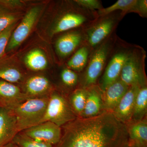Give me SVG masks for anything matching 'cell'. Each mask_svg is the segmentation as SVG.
I'll list each match as a JSON object with an SVG mask.
<instances>
[{
  "instance_id": "cell-1",
  "label": "cell",
  "mask_w": 147,
  "mask_h": 147,
  "mask_svg": "<svg viewBox=\"0 0 147 147\" xmlns=\"http://www.w3.org/2000/svg\"><path fill=\"white\" fill-rule=\"evenodd\" d=\"M62 136L55 147H127L126 125L113 113L79 118L61 127Z\"/></svg>"
},
{
  "instance_id": "cell-2",
  "label": "cell",
  "mask_w": 147,
  "mask_h": 147,
  "mask_svg": "<svg viewBox=\"0 0 147 147\" xmlns=\"http://www.w3.org/2000/svg\"><path fill=\"white\" fill-rule=\"evenodd\" d=\"M117 37L116 31L114 32L105 41L91 51L86 66L80 74L79 88H87L97 84L104 71Z\"/></svg>"
},
{
  "instance_id": "cell-3",
  "label": "cell",
  "mask_w": 147,
  "mask_h": 147,
  "mask_svg": "<svg viewBox=\"0 0 147 147\" xmlns=\"http://www.w3.org/2000/svg\"><path fill=\"white\" fill-rule=\"evenodd\" d=\"M74 1L73 7L59 13L51 29L52 35L73 29H85L98 17L97 11L88 10Z\"/></svg>"
},
{
  "instance_id": "cell-4",
  "label": "cell",
  "mask_w": 147,
  "mask_h": 147,
  "mask_svg": "<svg viewBox=\"0 0 147 147\" xmlns=\"http://www.w3.org/2000/svg\"><path fill=\"white\" fill-rule=\"evenodd\" d=\"M134 45L117 37L104 71L98 81L97 85L102 91L119 78L124 64Z\"/></svg>"
},
{
  "instance_id": "cell-5",
  "label": "cell",
  "mask_w": 147,
  "mask_h": 147,
  "mask_svg": "<svg viewBox=\"0 0 147 147\" xmlns=\"http://www.w3.org/2000/svg\"><path fill=\"white\" fill-rule=\"evenodd\" d=\"M123 17L119 11L98 16L84 29L85 44L92 51L116 31L119 23Z\"/></svg>"
},
{
  "instance_id": "cell-6",
  "label": "cell",
  "mask_w": 147,
  "mask_h": 147,
  "mask_svg": "<svg viewBox=\"0 0 147 147\" xmlns=\"http://www.w3.org/2000/svg\"><path fill=\"white\" fill-rule=\"evenodd\" d=\"M146 53L143 47L134 45L124 64L119 78L128 86H147L145 67Z\"/></svg>"
},
{
  "instance_id": "cell-7",
  "label": "cell",
  "mask_w": 147,
  "mask_h": 147,
  "mask_svg": "<svg viewBox=\"0 0 147 147\" xmlns=\"http://www.w3.org/2000/svg\"><path fill=\"white\" fill-rule=\"evenodd\" d=\"M49 97L29 98L11 110L16 117L19 132L42 122Z\"/></svg>"
},
{
  "instance_id": "cell-8",
  "label": "cell",
  "mask_w": 147,
  "mask_h": 147,
  "mask_svg": "<svg viewBox=\"0 0 147 147\" xmlns=\"http://www.w3.org/2000/svg\"><path fill=\"white\" fill-rule=\"evenodd\" d=\"M77 118L69 104L68 97L59 92H52L49 96L42 122L50 121L61 127Z\"/></svg>"
},
{
  "instance_id": "cell-9",
  "label": "cell",
  "mask_w": 147,
  "mask_h": 147,
  "mask_svg": "<svg viewBox=\"0 0 147 147\" xmlns=\"http://www.w3.org/2000/svg\"><path fill=\"white\" fill-rule=\"evenodd\" d=\"M84 28H79L64 32L56 40L55 50L59 57L65 59L85 44Z\"/></svg>"
},
{
  "instance_id": "cell-10",
  "label": "cell",
  "mask_w": 147,
  "mask_h": 147,
  "mask_svg": "<svg viewBox=\"0 0 147 147\" xmlns=\"http://www.w3.org/2000/svg\"><path fill=\"white\" fill-rule=\"evenodd\" d=\"M22 132L34 140L53 146L57 144L62 136L61 127L50 121L43 122Z\"/></svg>"
},
{
  "instance_id": "cell-11",
  "label": "cell",
  "mask_w": 147,
  "mask_h": 147,
  "mask_svg": "<svg viewBox=\"0 0 147 147\" xmlns=\"http://www.w3.org/2000/svg\"><path fill=\"white\" fill-rule=\"evenodd\" d=\"M40 12L39 7L30 9L20 24L13 32L9 41L6 51H11L21 45L28 36L33 28Z\"/></svg>"
},
{
  "instance_id": "cell-12",
  "label": "cell",
  "mask_w": 147,
  "mask_h": 147,
  "mask_svg": "<svg viewBox=\"0 0 147 147\" xmlns=\"http://www.w3.org/2000/svg\"><path fill=\"white\" fill-rule=\"evenodd\" d=\"M29 98L19 87L0 79V108L12 110Z\"/></svg>"
},
{
  "instance_id": "cell-13",
  "label": "cell",
  "mask_w": 147,
  "mask_h": 147,
  "mask_svg": "<svg viewBox=\"0 0 147 147\" xmlns=\"http://www.w3.org/2000/svg\"><path fill=\"white\" fill-rule=\"evenodd\" d=\"M18 132L16 117L12 111L0 108V147L12 142Z\"/></svg>"
},
{
  "instance_id": "cell-14",
  "label": "cell",
  "mask_w": 147,
  "mask_h": 147,
  "mask_svg": "<svg viewBox=\"0 0 147 147\" xmlns=\"http://www.w3.org/2000/svg\"><path fill=\"white\" fill-rule=\"evenodd\" d=\"M140 88L136 86L129 87L118 105L113 111V114L116 118L125 124L131 121L135 100Z\"/></svg>"
},
{
  "instance_id": "cell-15",
  "label": "cell",
  "mask_w": 147,
  "mask_h": 147,
  "mask_svg": "<svg viewBox=\"0 0 147 147\" xmlns=\"http://www.w3.org/2000/svg\"><path fill=\"white\" fill-rule=\"evenodd\" d=\"M129 87L119 78L102 91V99L105 111L113 113Z\"/></svg>"
},
{
  "instance_id": "cell-16",
  "label": "cell",
  "mask_w": 147,
  "mask_h": 147,
  "mask_svg": "<svg viewBox=\"0 0 147 147\" xmlns=\"http://www.w3.org/2000/svg\"><path fill=\"white\" fill-rule=\"evenodd\" d=\"M87 96L82 117L87 118L95 117L105 112L102 91L97 84L86 88Z\"/></svg>"
},
{
  "instance_id": "cell-17",
  "label": "cell",
  "mask_w": 147,
  "mask_h": 147,
  "mask_svg": "<svg viewBox=\"0 0 147 147\" xmlns=\"http://www.w3.org/2000/svg\"><path fill=\"white\" fill-rule=\"evenodd\" d=\"M52 92L50 81L42 75L32 76L25 84L24 93L29 98L49 97Z\"/></svg>"
},
{
  "instance_id": "cell-18",
  "label": "cell",
  "mask_w": 147,
  "mask_h": 147,
  "mask_svg": "<svg viewBox=\"0 0 147 147\" xmlns=\"http://www.w3.org/2000/svg\"><path fill=\"white\" fill-rule=\"evenodd\" d=\"M128 134V146L147 147V117L138 121L125 124Z\"/></svg>"
},
{
  "instance_id": "cell-19",
  "label": "cell",
  "mask_w": 147,
  "mask_h": 147,
  "mask_svg": "<svg viewBox=\"0 0 147 147\" xmlns=\"http://www.w3.org/2000/svg\"><path fill=\"white\" fill-rule=\"evenodd\" d=\"M91 51L90 48L86 44L82 45L67 62V67L77 73H82L86 66Z\"/></svg>"
},
{
  "instance_id": "cell-20",
  "label": "cell",
  "mask_w": 147,
  "mask_h": 147,
  "mask_svg": "<svg viewBox=\"0 0 147 147\" xmlns=\"http://www.w3.org/2000/svg\"><path fill=\"white\" fill-rule=\"evenodd\" d=\"M25 63L28 68L33 71L44 70L48 65L47 58L41 50L34 49L31 50L25 57Z\"/></svg>"
},
{
  "instance_id": "cell-21",
  "label": "cell",
  "mask_w": 147,
  "mask_h": 147,
  "mask_svg": "<svg viewBox=\"0 0 147 147\" xmlns=\"http://www.w3.org/2000/svg\"><path fill=\"white\" fill-rule=\"evenodd\" d=\"M147 86L139 89L130 121H138L147 117Z\"/></svg>"
},
{
  "instance_id": "cell-22",
  "label": "cell",
  "mask_w": 147,
  "mask_h": 147,
  "mask_svg": "<svg viewBox=\"0 0 147 147\" xmlns=\"http://www.w3.org/2000/svg\"><path fill=\"white\" fill-rule=\"evenodd\" d=\"M87 96L86 88H77L74 90L68 97L69 104L77 117H82Z\"/></svg>"
},
{
  "instance_id": "cell-23",
  "label": "cell",
  "mask_w": 147,
  "mask_h": 147,
  "mask_svg": "<svg viewBox=\"0 0 147 147\" xmlns=\"http://www.w3.org/2000/svg\"><path fill=\"white\" fill-rule=\"evenodd\" d=\"M3 58L0 60V79L12 84L22 81L24 78L22 72L18 69L8 64Z\"/></svg>"
},
{
  "instance_id": "cell-24",
  "label": "cell",
  "mask_w": 147,
  "mask_h": 147,
  "mask_svg": "<svg viewBox=\"0 0 147 147\" xmlns=\"http://www.w3.org/2000/svg\"><path fill=\"white\" fill-rule=\"evenodd\" d=\"M137 0H118L114 4L106 8L97 11L98 16H104L116 11H121L124 17L127 13H131V10Z\"/></svg>"
},
{
  "instance_id": "cell-25",
  "label": "cell",
  "mask_w": 147,
  "mask_h": 147,
  "mask_svg": "<svg viewBox=\"0 0 147 147\" xmlns=\"http://www.w3.org/2000/svg\"><path fill=\"white\" fill-rule=\"evenodd\" d=\"M60 78L63 84L66 88L74 89L79 88L80 75L68 67L62 70Z\"/></svg>"
},
{
  "instance_id": "cell-26",
  "label": "cell",
  "mask_w": 147,
  "mask_h": 147,
  "mask_svg": "<svg viewBox=\"0 0 147 147\" xmlns=\"http://www.w3.org/2000/svg\"><path fill=\"white\" fill-rule=\"evenodd\" d=\"M12 142L18 147H54L50 144L34 140L25 135L22 131L16 134Z\"/></svg>"
},
{
  "instance_id": "cell-27",
  "label": "cell",
  "mask_w": 147,
  "mask_h": 147,
  "mask_svg": "<svg viewBox=\"0 0 147 147\" xmlns=\"http://www.w3.org/2000/svg\"><path fill=\"white\" fill-rule=\"evenodd\" d=\"M19 18V15L17 13L10 12L0 7V32L16 23Z\"/></svg>"
},
{
  "instance_id": "cell-28",
  "label": "cell",
  "mask_w": 147,
  "mask_h": 147,
  "mask_svg": "<svg viewBox=\"0 0 147 147\" xmlns=\"http://www.w3.org/2000/svg\"><path fill=\"white\" fill-rule=\"evenodd\" d=\"M16 23L10 25L3 31L0 32V60L4 56L9 41Z\"/></svg>"
},
{
  "instance_id": "cell-29",
  "label": "cell",
  "mask_w": 147,
  "mask_h": 147,
  "mask_svg": "<svg viewBox=\"0 0 147 147\" xmlns=\"http://www.w3.org/2000/svg\"><path fill=\"white\" fill-rule=\"evenodd\" d=\"M77 4L91 11H96L103 8L102 2L99 0H76Z\"/></svg>"
},
{
  "instance_id": "cell-30",
  "label": "cell",
  "mask_w": 147,
  "mask_h": 147,
  "mask_svg": "<svg viewBox=\"0 0 147 147\" xmlns=\"http://www.w3.org/2000/svg\"><path fill=\"white\" fill-rule=\"evenodd\" d=\"M131 13H135L144 18L147 17V0H137L131 10Z\"/></svg>"
},
{
  "instance_id": "cell-31",
  "label": "cell",
  "mask_w": 147,
  "mask_h": 147,
  "mask_svg": "<svg viewBox=\"0 0 147 147\" xmlns=\"http://www.w3.org/2000/svg\"><path fill=\"white\" fill-rule=\"evenodd\" d=\"M4 147H18L17 145L15 144L13 142H11L8 144L6 145Z\"/></svg>"
},
{
  "instance_id": "cell-32",
  "label": "cell",
  "mask_w": 147,
  "mask_h": 147,
  "mask_svg": "<svg viewBox=\"0 0 147 147\" xmlns=\"http://www.w3.org/2000/svg\"><path fill=\"white\" fill-rule=\"evenodd\" d=\"M127 147H130L128 146V145H127Z\"/></svg>"
}]
</instances>
